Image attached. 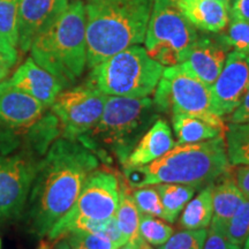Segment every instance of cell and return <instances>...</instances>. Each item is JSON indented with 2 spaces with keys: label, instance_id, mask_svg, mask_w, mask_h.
<instances>
[{
  "label": "cell",
  "instance_id": "11",
  "mask_svg": "<svg viewBox=\"0 0 249 249\" xmlns=\"http://www.w3.org/2000/svg\"><path fill=\"white\" fill-rule=\"evenodd\" d=\"M107 95L86 82L61 91L51 105L64 139L77 141L98 123Z\"/></svg>",
  "mask_w": 249,
  "mask_h": 249
},
{
  "label": "cell",
  "instance_id": "24",
  "mask_svg": "<svg viewBox=\"0 0 249 249\" xmlns=\"http://www.w3.org/2000/svg\"><path fill=\"white\" fill-rule=\"evenodd\" d=\"M225 142L230 164H249V123H230L225 132Z\"/></svg>",
  "mask_w": 249,
  "mask_h": 249
},
{
  "label": "cell",
  "instance_id": "16",
  "mask_svg": "<svg viewBox=\"0 0 249 249\" xmlns=\"http://www.w3.org/2000/svg\"><path fill=\"white\" fill-rule=\"evenodd\" d=\"M9 82L28 95L38 99L45 107H51L64 89L60 82L51 73L37 65L33 58H28L15 71Z\"/></svg>",
  "mask_w": 249,
  "mask_h": 249
},
{
  "label": "cell",
  "instance_id": "23",
  "mask_svg": "<svg viewBox=\"0 0 249 249\" xmlns=\"http://www.w3.org/2000/svg\"><path fill=\"white\" fill-rule=\"evenodd\" d=\"M163 204V219L174 223L186 204L195 194V187L181 183H160L156 185Z\"/></svg>",
  "mask_w": 249,
  "mask_h": 249
},
{
  "label": "cell",
  "instance_id": "3",
  "mask_svg": "<svg viewBox=\"0 0 249 249\" xmlns=\"http://www.w3.org/2000/svg\"><path fill=\"white\" fill-rule=\"evenodd\" d=\"M155 0H87V65L144 42Z\"/></svg>",
  "mask_w": 249,
  "mask_h": 249
},
{
  "label": "cell",
  "instance_id": "45",
  "mask_svg": "<svg viewBox=\"0 0 249 249\" xmlns=\"http://www.w3.org/2000/svg\"><path fill=\"white\" fill-rule=\"evenodd\" d=\"M73 249H80V248H73Z\"/></svg>",
  "mask_w": 249,
  "mask_h": 249
},
{
  "label": "cell",
  "instance_id": "5",
  "mask_svg": "<svg viewBox=\"0 0 249 249\" xmlns=\"http://www.w3.org/2000/svg\"><path fill=\"white\" fill-rule=\"evenodd\" d=\"M156 118L150 98L107 96L98 123L77 141L98 160L110 163L113 155L123 164Z\"/></svg>",
  "mask_w": 249,
  "mask_h": 249
},
{
  "label": "cell",
  "instance_id": "29",
  "mask_svg": "<svg viewBox=\"0 0 249 249\" xmlns=\"http://www.w3.org/2000/svg\"><path fill=\"white\" fill-rule=\"evenodd\" d=\"M133 197L140 213L163 218V204H161L160 193L156 187H141L133 193Z\"/></svg>",
  "mask_w": 249,
  "mask_h": 249
},
{
  "label": "cell",
  "instance_id": "41",
  "mask_svg": "<svg viewBox=\"0 0 249 249\" xmlns=\"http://www.w3.org/2000/svg\"><path fill=\"white\" fill-rule=\"evenodd\" d=\"M37 249H49V245L46 242H40V245L37 247Z\"/></svg>",
  "mask_w": 249,
  "mask_h": 249
},
{
  "label": "cell",
  "instance_id": "32",
  "mask_svg": "<svg viewBox=\"0 0 249 249\" xmlns=\"http://www.w3.org/2000/svg\"><path fill=\"white\" fill-rule=\"evenodd\" d=\"M203 249H241L240 246L232 244L220 233L210 229L205 239Z\"/></svg>",
  "mask_w": 249,
  "mask_h": 249
},
{
  "label": "cell",
  "instance_id": "44",
  "mask_svg": "<svg viewBox=\"0 0 249 249\" xmlns=\"http://www.w3.org/2000/svg\"><path fill=\"white\" fill-rule=\"evenodd\" d=\"M0 249H1V241H0Z\"/></svg>",
  "mask_w": 249,
  "mask_h": 249
},
{
  "label": "cell",
  "instance_id": "26",
  "mask_svg": "<svg viewBox=\"0 0 249 249\" xmlns=\"http://www.w3.org/2000/svg\"><path fill=\"white\" fill-rule=\"evenodd\" d=\"M223 235L232 244L242 246L249 236V200L245 198L224 229Z\"/></svg>",
  "mask_w": 249,
  "mask_h": 249
},
{
  "label": "cell",
  "instance_id": "28",
  "mask_svg": "<svg viewBox=\"0 0 249 249\" xmlns=\"http://www.w3.org/2000/svg\"><path fill=\"white\" fill-rule=\"evenodd\" d=\"M229 28L225 33H219V38L230 49L249 53V22L230 18Z\"/></svg>",
  "mask_w": 249,
  "mask_h": 249
},
{
  "label": "cell",
  "instance_id": "19",
  "mask_svg": "<svg viewBox=\"0 0 249 249\" xmlns=\"http://www.w3.org/2000/svg\"><path fill=\"white\" fill-rule=\"evenodd\" d=\"M217 180L213 187V213L210 229L223 234L226 224L245 201V196L229 172L222 174Z\"/></svg>",
  "mask_w": 249,
  "mask_h": 249
},
{
  "label": "cell",
  "instance_id": "33",
  "mask_svg": "<svg viewBox=\"0 0 249 249\" xmlns=\"http://www.w3.org/2000/svg\"><path fill=\"white\" fill-rule=\"evenodd\" d=\"M18 61L17 48L11 45L4 37L0 35V66L12 68Z\"/></svg>",
  "mask_w": 249,
  "mask_h": 249
},
{
  "label": "cell",
  "instance_id": "4",
  "mask_svg": "<svg viewBox=\"0 0 249 249\" xmlns=\"http://www.w3.org/2000/svg\"><path fill=\"white\" fill-rule=\"evenodd\" d=\"M29 51L34 61L51 73L62 88L74 85L87 65L85 2L70 1L35 37Z\"/></svg>",
  "mask_w": 249,
  "mask_h": 249
},
{
  "label": "cell",
  "instance_id": "21",
  "mask_svg": "<svg viewBox=\"0 0 249 249\" xmlns=\"http://www.w3.org/2000/svg\"><path fill=\"white\" fill-rule=\"evenodd\" d=\"M141 213L136 207L132 192L127 182L119 183V205L116 213V219L120 231L126 236L128 244L140 247L144 240L140 235L139 225Z\"/></svg>",
  "mask_w": 249,
  "mask_h": 249
},
{
  "label": "cell",
  "instance_id": "43",
  "mask_svg": "<svg viewBox=\"0 0 249 249\" xmlns=\"http://www.w3.org/2000/svg\"><path fill=\"white\" fill-rule=\"evenodd\" d=\"M244 249H249V236L247 238V240L245 241V244H244Z\"/></svg>",
  "mask_w": 249,
  "mask_h": 249
},
{
  "label": "cell",
  "instance_id": "36",
  "mask_svg": "<svg viewBox=\"0 0 249 249\" xmlns=\"http://www.w3.org/2000/svg\"><path fill=\"white\" fill-rule=\"evenodd\" d=\"M231 18L249 22V0H233Z\"/></svg>",
  "mask_w": 249,
  "mask_h": 249
},
{
  "label": "cell",
  "instance_id": "35",
  "mask_svg": "<svg viewBox=\"0 0 249 249\" xmlns=\"http://www.w3.org/2000/svg\"><path fill=\"white\" fill-rule=\"evenodd\" d=\"M235 183L245 198L249 200V164H245L236 170Z\"/></svg>",
  "mask_w": 249,
  "mask_h": 249
},
{
  "label": "cell",
  "instance_id": "2",
  "mask_svg": "<svg viewBox=\"0 0 249 249\" xmlns=\"http://www.w3.org/2000/svg\"><path fill=\"white\" fill-rule=\"evenodd\" d=\"M225 136L196 143L176 144L160 158L147 165L124 169L129 187L181 183L195 187L209 186L229 172Z\"/></svg>",
  "mask_w": 249,
  "mask_h": 249
},
{
  "label": "cell",
  "instance_id": "30",
  "mask_svg": "<svg viewBox=\"0 0 249 249\" xmlns=\"http://www.w3.org/2000/svg\"><path fill=\"white\" fill-rule=\"evenodd\" d=\"M208 231L201 230H185L171 235L160 249H203Z\"/></svg>",
  "mask_w": 249,
  "mask_h": 249
},
{
  "label": "cell",
  "instance_id": "38",
  "mask_svg": "<svg viewBox=\"0 0 249 249\" xmlns=\"http://www.w3.org/2000/svg\"><path fill=\"white\" fill-rule=\"evenodd\" d=\"M8 68H5V67H2V66H0V82H1L2 80L5 79L6 76H7V74H8Z\"/></svg>",
  "mask_w": 249,
  "mask_h": 249
},
{
  "label": "cell",
  "instance_id": "22",
  "mask_svg": "<svg viewBox=\"0 0 249 249\" xmlns=\"http://www.w3.org/2000/svg\"><path fill=\"white\" fill-rule=\"evenodd\" d=\"M213 186H207L183 208L180 227L183 230L207 229L213 219Z\"/></svg>",
  "mask_w": 249,
  "mask_h": 249
},
{
  "label": "cell",
  "instance_id": "31",
  "mask_svg": "<svg viewBox=\"0 0 249 249\" xmlns=\"http://www.w3.org/2000/svg\"><path fill=\"white\" fill-rule=\"evenodd\" d=\"M67 240L71 248L80 249H118L116 242H113L107 236L90 233L85 231H74L67 234Z\"/></svg>",
  "mask_w": 249,
  "mask_h": 249
},
{
  "label": "cell",
  "instance_id": "1",
  "mask_svg": "<svg viewBox=\"0 0 249 249\" xmlns=\"http://www.w3.org/2000/svg\"><path fill=\"white\" fill-rule=\"evenodd\" d=\"M98 164L97 156L79 141L62 138L50 145L40 160L23 211L33 234L46 235L71 210Z\"/></svg>",
  "mask_w": 249,
  "mask_h": 249
},
{
  "label": "cell",
  "instance_id": "37",
  "mask_svg": "<svg viewBox=\"0 0 249 249\" xmlns=\"http://www.w3.org/2000/svg\"><path fill=\"white\" fill-rule=\"evenodd\" d=\"M54 249H73V248H71L70 242H68L67 238H64V236H62L61 240L59 241L57 245H55Z\"/></svg>",
  "mask_w": 249,
  "mask_h": 249
},
{
  "label": "cell",
  "instance_id": "17",
  "mask_svg": "<svg viewBox=\"0 0 249 249\" xmlns=\"http://www.w3.org/2000/svg\"><path fill=\"white\" fill-rule=\"evenodd\" d=\"M172 2L193 27L204 33H222L230 22L231 6L217 0H172Z\"/></svg>",
  "mask_w": 249,
  "mask_h": 249
},
{
  "label": "cell",
  "instance_id": "18",
  "mask_svg": "<svg viewBox=\"0 0 249 249\" xmlns=\"http://www.w3.org/2000/svg\"><path fill=\"white\" fill-rule=\"evenodd\" d=\"M174 145L176 142L169 124L157 117L154 124L143 134L128 157L124 160L123 163L124 169H133L151 163L172 149Z\"/></svg>",
  "mask_w": 249,
  "mask_h": 249
},
{
  "label": "cell",
  "instance_id": "8",
  "mask_svg": "<svg viewBox=\"0 0 249 249\" xmlns=\"http://www.w3.org/2000/svg\"><path fill=\"white\" fill-rule=\"evenodd\" d=\"M152 102L156 112L185 113L204 118L225 129L222 117L214 113L210 87L186 73L179 65L163 70Z\"/></svg>",
  "mask_w": 249,
  "mask_h": 249
},
{
  "label": "cell",
  "instance_id": "20",
  "mask_svg": "<svg viewBox=\"0 0 249 249\" xmlns=\"http://www.w3.org/2000/svg\"><path fill=\"white\" fill-rule=\"evenodd\" d=\"M172 124L178 144L207 141L224 135V130L218 128L209 120L191 114H172Z\"/></svg>",
  "mask_w": 249,
  "mask_h": 249
},
{
  "label": "cell",
  "instance_id": "40",
  "mask_svg": "<svg viewBox=\"0 0 249 249\" xmlns=\"http://www.w3.org/2000/svg\"><path fill=\"white\" fill-rule=\"evenodd\" d=\"M139 249H155V248H152L151 247V246L150 245H149L148 244V242H143V244L141 245V246H140V247H138Z\"/></svg>",
  "mask_w": 249,
  "mask_h": 249
},
{
  "label": "cell",
  "instance_id": "39",
  "mask_svg": "<svg viewBox=\"0 0 249 249\" xmlns=\"http://www.w3.org/2000/svg\"><path fill=\"white\" fill-rule=\"evenodd\" d=\"M118 249H139V248L135 247V246H134V245L128 244V242H127V244H124V246H121V247H119Z\"/></svg>",
  "mask_w": 249,
  "mask_h": 249
},
{
  "label": "cell",
  "instance_id": "6",
  "mask_svg": "<svg viewBox=\"0 0 249 249\" xmlns=\"http://www.w3.org/2000/svg\"><path fill=\"white\" fill-rule=\"evenodd\" d=\"M163 70L145 48L133 45L92 67L87 82L107 96L148 97L155 91Z\"/></svg>",
  "mask_w": 249,
  "mask_h": 249
},
{
  "label": "cell",
  "instance_id": "10",
  "mask_svg": "<svg viewBox=\"0 0 249 249\" xmlns=\"http://www.w3.org/2000/svg\"><path fill=\"white\" fill-rule=\"evenodd\" d=\"M40 160L27 150L0 152V223L23 214Z\"/></svg>",
  "mask_w": 249,
  "mask_h": 249
},
{
  "label": "cell",
  "instance_id": "13",
  "mask_svg": "<svg viewBox=\"0 0 249 249\" xmlns=\"http://www.w3.org/2000/svg\"><path fill=\"white\" fill-rule=\"evenodd\" d=\"M210 90L214 113L219 117L232 114L249 90V53L230 52Z\"/></svg>",
  "mask_w": 249,
  "mask_h": 249
},
{
  "label": "cell",
  "instance_id": "34",
  "mask_svg": "<svg viewBox=\"0 0 249 249\" xmlns=\"http://www.w3.org/2000/svg\"><path fill=\"white\" fill-rule=\"evenodd\" d=\"M230 121L233 124L249 123V90L242 99L241 104L235 108L230 117Z\"/></svg>",
  "mask_w": 249,
  "mask_h": 249
},
{
  "label": "cell",
  "instance_id": "25",
  "mask_svg": "<svg viewBox=\"0 0 249 249\" xmlns=\"http://www.w3.org/2000/svg\"><path fill=\"white\" fill-rule=\"evenodd\" d=\"M21 0H0V35L11 45L18 43V7Z\"/></svg>",
  "mask_w": 249,
  "mask_h": 249
},
{
  "label": "cell",
  "instance_id": "42",
  "mask_svg": "<svg viewBox=\"0 0 249 249\" xmlns=\"http://www.w3.org/2000/svg\"><path fill=\"white\" fill-rule=\"evenodd\" d=\"M217 1H220V2H223V4H226V5L231 6L232 0H217Z\"/></svg>",
  "mask_w": 249,
  "mask_h": 249
},
{
  "label": "cell",
  "instance_id": "27",
  "mask_svg": "<svg viewBox=\"0 0 249 249\" xmlns=\"http://www.w3.org/2000/svg\"><path fill=\"white\" fill-rule=\"evenodd\" d=\"M140 235L145 242L155 247H160L164 245L171 235L173 234V227L167 225L160 219H156L148 214H141L139 225Z\"/></svg>",
  "mask_w": 249,
  "mask_h": 249
},
{
  "label": "cell",
  "instance_id": "15",
  "mask_svg": "<svg viewBox=\"0 0 249 249\" xmlns=\"http://www.w3.org/2000/svg\"><path fill=\"white\" fill-rule=\"evenodd\" d=\"M71 0H21L18 7V43L28 52L35 37L67 7Z\"/></svg>",
  "mask_w": 249,
  "mask_h": 249
},
{
  "label": "cell",
  "instance_id": "14",
  "mask_svg": "<svg viewBox=\"0 0 249 249\" xmlns=\"http://www.w3.org/2000/svg\"><path fill=\"white\" fill-rule=\"evenodd\" d=\"M230 50L218 35L198 36L179 66L205 86L211 87L219 76Z\"/></svg>",
  "mask_w": 249,
  "mask_h": 249
},
{
  "label": "cell",
  "instance_id": "7",
  "mask_svg": "<svg viewBox=\"0 0 249 249\" xmlns=\"http://www.w3.org/2000/svg\"><path fill=\"white\" fill-rule=\"evenodd\" d=\"M197 38V31L172 0H155L144 38L150 58L161 66H176L185 60Z\"/></svg>",
  "mask_w": 249,
  "mask_h": 249
},
{
  "label": "cell",
  "instance_id": "12",
  "mask_svg": "<svg viewBox=\"0 0 249 249\" xmlns=\"http://www.w3.org/2000/svg\"><path fill=\"white\" fill-rule=\"evenodd\" d=\"M119 205V180L113 173L95 170L87 178L71 210L48 233L52 239L59 230L76 219L107 220L116 217Z\"/></svg>",
  "mask_w": 249,
  "mask_h": 249
},
{
  "label": "cell",
  "instance_id": "9",
  "mask_svg": "<svg viewBox=\"0 0 249 249\" xmlns=\"http://www.w3.org/2000/svg\"><path fill=\"white\" fill-rule=\"evenodd\" d=\"M45 107L9 82H0V152L22 150L31 127L44 116Z\"/></svg>",
  "mask_w": 249,
  "mask_h": 249
}]
</instances>
